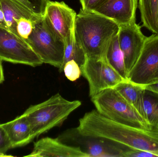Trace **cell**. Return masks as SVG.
<instances>
[{
    "instance_id": "3",
    "label": "cell",
    "mask_w": 158,
    "mask_h": 157,
    "mask_svg": "<svg viewBox=\"0 0 158 157\" xmlns=\"http://www.w3.org/2000/svg\"><path fill=\"white\" fill-rule=\"evenodd\" d=\"M81 104L80 100H68L57 93L41 103L31 106L23 114L28 120L36 138L62 125Z\"/></svg>"
},
{
    "instance_id": "10",
    "label": "cell",
    "mask_w": 158,
    "mask_h": 157,
    "mask_svg": "<svg viewBox=\"0 0 158 157\" xmlns=\"http://www.w3.org/2000/svg\"><path fill=\"white\" fill-rule=\"evenodd\" d=\"M138 5V0H103L91 12L124 26L136 23Z\"/></svg>"
},
{
    "instance_id": "13",
    "label": "cell",
    "mask_w": 158,
    "mask_h": 157,
    "mask_svg": "<svg viewBox=\"0 0 158 157\" xmlns=\"http://www.w3.org/2000/svg\"><path fill=\"white\" fill-rule=\"evenodd\" d=\"M2 124L8 135L12 148L25 146L35 138L30 124L23 114Z\"/></svg>"
},
{
    "instance_id": "8",
    "label": "cell",
    "mask_w": 158,
    "mask_h": 157,
    "mask_svg": "<svg viewBox=\"0 0 158 157\" xmlns=\"http://www.w3.org/2000/svg\"><path fill=\"white\" fill-rule=\"evenodd\" d=\"M158 68V34H153L147 37L137 62L128 74V80L141 86L148 84Z\"/></svg>"
},
{
    "instance_id": "17",
    "label": "cell",
    "mask_w": 158,
    "mask_h": 157,
    "mask_svg": "<svg viewBox=\"0 0 158 157\" xmlns=\"http://www.w3.org/2000/svg\"><path fill=\"white\" fill-rule=\"evenodd\" d=\"M143 26L158 34V0H138Z\"/></svg>"
},
{
    "instance_id": "15",
    "label": "cell",
    "mask_w": 158,
    "mask_h": 157,
    "mask_svg": "<svg viewBox=\"0 0 158 157\" xmlns=\"http://www.w3.org/2000/svg\"><path fill=\"white\" fill-rule=\"evenodd\" d=\"M0 8L3 12L8 30L17 36L16 22L19 18H26L37 22L43 17L36 15L15 0H0Z\"/></svg>"
},
{
    "instance_id": "11",
    "label": "cell",
    "mask_w": 158,
    "mask_h": 157,
    "mask_svg": "<svg viewBox=\"0 0 158 157\" xmlns=\"http://www.w3.org/2000/svg\"><path fill=\"white\" fill-rule=\"evenodd\" d=\"M77 15L76 12L64 2L49 0L44 16L63 38L66 44L69 41L75 27Z\"/></svg>"
},
{
    "instance_id": "14",
    "label": "cell",
    "mask_w": 158,
    "mask_h": 157,
    "mask_svg": "<svg viewBox=\"0 0 158 157\" xmlns=\"http://www.w3.org/2000/svg\"><path fill=\"white\" fill-rule=\"evenodd\" d=\"M80 138L78 142L84 147V151L89 157H123L125 149L123 146L106 140L82 136L75 131Z\"/></svg>"
},
{
    "instance_id": "26",
    "label": "cell",
    "mask_w": 158,
    "mask_h": 157,
    "mask_svg": "<svg viewBox=\"0 0 158 157\" xmlns=\"http://www.w3.org/2000/svg\"><path fill=\"white\" fill-rule=\"evenodd\" d=\"M103 0H80L83 11L91 12Z\"/></svg>"
},
{
    "instance_id": "28",
    "label": "cell",
    "mask_w": 158,
    "mask_h": 157,
    "mask_svg": "<svg viewBox=\"0 0 158 157\" xmlns=\"http://www.w3.org/2000/svg\"><path fill=\"white\" fill-rule=\"evenodd\" d=\"M0 27L6 29L8 30L4 14L1 8H0Z\"/></svg>"
},
{
    "instance_id": "23",
    "label": "cell",
    "mask_w": 158,
    "mask_h": 157,
    "mask_svg": "<svg viewBox=\"0 0 158 157\" xmlns=\"http://www.w3.org/2000/svg\"><path fill=\"white\" fill-rule=\"evenodd\" d=\"M63 72L66 78L72 82L77 81L82 75L81 67L74 60L69 61L64 64L62 69Z\"/></svg>"
},
{
    "instance_id": "22",
    "label": "cell",
    "mask_w": 158,
    "mask_h": 157,
    "mask_svg": "<svg viewBox=\"0 0 158 157\" xmlns=\"http://www.w3.org/2000/svg\"><path fill=\"white\" fill-rule=\"evenodd\" d=\"M36 23L26 18H19L16 22V31L18 36L26 41L33 31Z\"/></svg>"
},
{
    "instance_id": "29",
    "label": "cell",
    "mask_w": 158,
    "mask_h": 157,
    "mask_svg": "<svg viewBox=\"0 0 158 157\" xmlns=\"http://www.w3.org/2000/svg\"><path fill=\"white\" fill-rule=\"evenodd\" d=\"M2 59L0 58V84H2L4 80V76L3 69L2 65Z\"/></svg>"
},
{
    "instance_id": "12",
    "label": "cell",
    "mask_w": 158,
    "mask_h": 157,
    "mask_svg": "<svg viewBox=\"0 0 158 157\" xmlns=\"http://www.w3.org/2000/svg\"><path fill=\"white\" fill-rule=\"evenodd\" d=\"M26 157H89L79 146L69 145L57 138L44 137L35 143L32 152Z\"/></svg>"
},
{
    "instance_id": "27",
    "label": "cell",
    "mask_w": 158,
    "mask_h": 157,
    "mask_svg": "<svg viewBox=\"0 0 158 157\" xmlns=\"http://www.w3.org/2000/svg\"><path fill=\"white\" fill-rule=\"evenodd\" d=\"M144 88L155 93L158 96V81L155 83H151L148 84L143 86Z\"/></svg>"
},
{
    "instance_id": "5",
    "label": "cell",
    "mask_w": 158,
    "mask_h": 157,
    "mask_svg": "<svg viewBox=\"0 0 158 157\" xmlns=\"http://www.w3.org/2000/svg\"><path fill=\"white\" fill-rule=\"evenodd\" d=\"M91 100L96 110L110 120L135 128L152 130L135 109L115 88L105 89Z\"/></svg>"
},
{
    "instance_id": "25",
    "label": "cell",
    "mask_w": 158,
    "mask_h": 157,
    "mask_svg": "<svg viewBox=\"0 0 158 157\" xmlns=\"http://www.w3.org/2000/svg\"><path fill=\"white\" fill-rule=\"evenodd\" d=\"M158 157L157 155L154 153L140 150L128 148L125 149L123 153V157Z\"/></svg>"
},
{
    "instance_id": "4",
    "label": "cell",
    "mask_w": 158,
    "mask_h": 157,
    "mask_svg": "<svg viewBox=\"0 0 158 157\" xmlns=\"http://www.w3.org/2000/svg\"><path fill=\"white\" fill-rule=\"evenodd\" d=\"M26 41L43 63L56 67L61 72L65 44L45 16L36 22Z\"/></svg>"
},
{
    "instance_id": "1",
    "label": "cell",
    "mask_w": 158,
    "mask_h": 157,
    "mask_svg": "<svg viewBox=\"0 0 158 157\" xmlns=\"http://www.w3.org/2000/svg\"><path fill=\"white\" fill-rule=\"evenodd\" d=\"M80 135L110 141L127 148L148 151L158 156V130L122 124L103 116L96 110L85 113L76 128Z\"/></svg>"
},
{
    "instance_id": "21",
    "label": "cell",
    "mask_w": 158,
    "mask_h": 157,
    "mask_svg": "<svg viewBox=\"0 0 158 157\" xmlns=\"http://www.w3.org/2000/svg\"><path fill=\"white\" fill-rule=\"evenodd\" d=\"M27 7L36 15H45L46 6L49 0H15Z\"/></svg>"
},
{
    "instance_id": "24",
    "label": "cell",
    "mask_w": 158,
    "mask_h": 157,
    "mask_svg": "<svg viewBox=\"0 0 158 157\" xmlns=\"http://www.w3.org/2000/svg\"><path fill=\"white\" fill-rule=\"evenodd\" d=\"M12 148L8 135L2 124H0V156H5L6 152Z\"/></svg>"
},
{
    "instance_id": "7",
    "label": "cell",
    "mask_w": 158,
    "mask_h": 157,
    "mask_svg": "<svg viewBox=\"0 0 158 157\" xmlns=\"http://www.w3.org/2000/svg\"><path fill=\"white\" fill-rule=\"evenodd\" d=\"M0 58L2 61L32 67L43 64L26 41L0 27Z\"/></svg>"
},
{
    "instance_id": "2",
    "label": "cell",
    "mask_w": 158,
    "mask_h": 157,
    "mask_svg": "<svg viewBox=\"0 0 158 157\" xmlns=\"http://www.w3.org/2000/svg\"><path fill=\"white\" fill-rule=\"evenodd\" d=\"M120 26L103 16L81 9L75 20V37L86 58L106 59L109 45Z\"/></svg>"
},
{
    "instance_id": "6",
    "label": "cell",
    "mask_w": 158,
    "mask_h": 157,
    "mask_svg": "<svg viewBox=\"0 0 158 157\" xmlns=\"http://www.w3.org/2000/svg\"><path fill=\"white\" fill-rule=\"evenodd\" d=\"M81 68L82 75L88 82L90 98L126 80L105 59L86 58Z\"/></svg>"
},
{
    "instance_id": "18",
    "label": "cell",
    "mask_w": 158,
    "mask_h": 157,
    "mask_svg": "<svg viewBox=\"0 0 158 157\" xmlns=\"http://www.w3.org/2000/svg\"><path fill=\"white\" fill-rule=\"evenodd\" d=\"M106 59L109 64L123 79L128 80L123 53L119 44L118 34L112 39L109 45L106 54Z\"/></svg>"
},
{
    "instance_id": "16",
    "label": "cell",
    "mask_w": 158,
    "mask_h": 157,
    "mask_svg": "<svg viewBox=\"0 0 158 157\" xmlns=\"http://www.w3.org/2000/svg\"><path fill=\"white\" fill-rule=\"evenodd\" d=\"M113 88L135 109L144 119L143 102L145 89L143 87L126 80L121 82Z\"/></svg>"
},
{
    "instance_id": "19",
    "label": "cell",
    "mask_w": 158,
    "mask_h": 157,
    "mask_svg": "<svg viewBox=\"0 0 158 157\" xmlns=\"http://www.w3.org/2000/svg\"><path fill=\"white\" fill-rule=\"evenodd\" d=\"M144 119L152 130H158V96L145 89L143 95Z\"/></svg>"
},
{
    "instance_id": "20",
    "label": "cell",
    "mask_w": 158,
    "mask_h": 157,
    "mask_svg": "<svg viewBox=\"0 0 158 157\" xmlns=\"http://www.w3.org/2000/svg\"><path fill=\"white\" fill-rule=\"evenodd\" d=\"M86 58V55L82 48L76 39L74 28L71 32L69 41L65 44L64 64L60 73H62L63 66L67 62L74 60L81 67L84 64Z\"/></svg>"
},
{
    "instance_id": "9",
    "label": "cell",
    "mask_w": 158,
    "mask_h": 157,
    "mask_svg": "<svg viewBox=\"0 0 158 157\" xmlns=\"http://www.w3.org/2000/svg\"><path fill=\"white\" fill-rule=\"evenodd\" d=\"M118 38L128 75L141 54L147 37L143 34L141 27L134 23L120 26Z\"/></svg>"
}]
</instances>
